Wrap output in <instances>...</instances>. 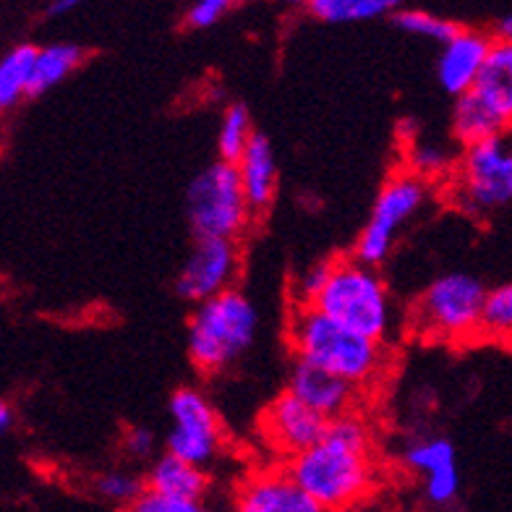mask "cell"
<instances>
[{
  "label": "cell",
  "instance_id": "cell-24",
  "mask_svg": "<svg viewBox=\"0 0 512 512\" xmlns=\"http://www.w3.org/2000/svg\"><path fill=\"white\" fill-rule=\"evenodd\" d=\"M37 48L21 45L0 61V110L11 108L24 95H29Z\"/></svg>",
  "mask_w": 512,
  "mask_h": 512
},
{
  "label": "cell",
  "instance_id": "cell-31",
  "mask_svg": "<svg viewBox=\"0 0 512 512\" xmlns=\"http://www.w3.org/2000/svg\"><path fill=\"white\" fill-rule=\"evenodd\" d=\"M230 8V0H196L189 11V24L194 29H207Z\"/></svg>",
  "mask_w": 512,
  "mask_h": 512
},
{
  "label": "cell",
  "instance_id": "cell-34",
  "mask_svg": "<svg viewBox=\"0 0 512 512\" xmlns=\"http://www.w3.org/2000/svg\"><path fill=\"white\" fill-rule=\"evenodd\" d=\"M11 424H14V413H11L6 403H0V437L11 429Z\"/></svg>",
  "mask_w": 512,
  "mask_h": 512
},
{
  "label": "cell",
  "instance_id": "cell-4",
  "mask_svg": "<svg viewBox=\"0 0 512 512\" xmlns=\"http://www.w3.org/2000/svg\"><path fill=\"white\" fill-rule=\"evenodd\" d=\"M259 311L243 290L233 288L204 304H196L186 330L191 364L207 377L236 366L254 348Z\"/></svg>",
  "mask_w": 512,
  "mask_h": 512
},
{
  "label": "cell",
  "instance_id": "cell-19",
  "mask_svg": "<svg viewBox=\"0 0 512 512\" xmlns=\"http://www.w3.org/2000/svg\"><path fill=\"white\" fill-rule=\"evenodd\" d=\"M507 131H510V126L476 92H468V95L455 100V108H452V139L460 147L486 142V139L502 136Z\"/></svg>",
  "mask_w": 512,
  "mask_h": 512
},
{
  "label": "cell",
  "instance_id": "cell-14",
  "mask_svg": "<svg viewBox=\"0 0 512 512\" xmlns=\"http://www.w3.org/2000/svg\"><path fill=\"white\" fill-rule=\"evenodd\" d=\"M288 390L327 421L356 411V403L364 395L351 382H345L319 366L304 364V361H293L290 366Z\"/></svg>",
  "mask_w": 512,
  "mask_h": 512
},
{
  "label": "cell",
  "instance_id": "cell-23",
  "mask_svg": "<svg viewBox=\"0 0 512 512\" xmlns=\"http://www.w3.org/2000/svg\"><path fill=\"white\" fill-rule=\"evenodd\" d=\"M254 136V123H251V115L246 110V105H241V102L228 105L223 118H220V126H217V160L233 162L236 165Z\"/></svg>",
  "mask_w": 512,
  "mask_h": 512
},
{
  "label": "cell",
  "instance_id": "cell-37",
  "mask_svg": "<svg viewBox=\"0 0 512 512\" xmlns=\"http://www.w3.org/2000/svg\"><path fill=\"white\" fill-rule=\"evenodd\" d=\"M230 3H236V0H230Z\"/></svg>",
  "mask_w": 512,
  "mask_h": 512
},
{
  "label": "cell",
  "instance_id": "cell-6",
  "mask_svg": "<svg viewBox=\"0 0 512 512\" xmlns=\"http://www.w3.org/2000/svg\"><path fill=\"white\" fill-rule=\"evenodd\" d=\"M450 202L471 217H489L512 204V139L507 134L463 147L447 178Z\"/></svg>",
  "mask_w": 512,
  "mask_h": 512
},
{
  "label": "cell",
  "instance_id": "cell-22",
  "mask_svg": "<svg viewBox=\"0 0 512 512\" xmlns=\"http://www.w3.org/2000/svg\"><path fill=\"white\" fill-rule=\"evenodd\" d=\"M479 340L512 348V283H502L497 288L486 290Z\"/></svg>",
  "mask_w": 512,
  "mask_h": 512
},
{
  "label": "cell",
  "instance_id": "cell-28",
  "mask_svg": "<svg viewBox=\"0 0 512 512\" xmlns=\"http://www.w3.org/2000/svg\"><path fill=\"white\" fill-rule=\"evenodd\" d=\"M330 267L332 259H324V262H314L306 270H301V275L293 280V301L290 304H314L324 283H327V277H330Z\"/></svg>",
  "mask_w": 512,
  "mask_h": 512
},
{
  "label": "cell",
  "instance_id": "cell-15",
  "mask_svg": "<svg viewBox=\"0 0 512 512\" xmlns=\"http://www.w3.org/2000/svg\"><path fill=\"white\" fill-rule=\"evenodd\" d=\"M494 40H489L486 34L473 32V29H460L447 45H442L437 61V76L439 84L447 95L455 100L468 95L476 81H479L484 63L492 53Z\"/></svg>",
  "mask_w": 512,
  "mask_h": 512
},
{
  "label": "cell",
  "instance_id": "cell-16",
  "mask_svg": "<svg viewBox=\"0 0 512 512\" xmlns=\"http://www.w3.org/2000/svg\"><path fill=\"white\" fill-rule=\"evenodd\" d=\"M236 168L243 194L249 199L254 215L267 212L280 189V170H277V155L270 139L264 134H256L241 160L236 162Z\"/></svg>",
  "mask_w": 512,
  "mask_h": 512
},
{
  "label": "cell",
  "instance_id": "cell-2",
  "mask_svg": "<svg viewBox=\"0 0 512 512\" xmlns=\"http://www.w3.org/2000/svg\"><path fill=\"white\" fill-rule=\"evenodd\" d=\"M285 337L296 361L330 371L361 392L377 387L390 369L387 345L348 330L311 304H290Z\"/></svg>",
  "mask_w": 512,
  "mask_h": 512
},
{
  "label": "cell",
  "instance_id": "cell-35",
  "mask_svg": "<svg viewBox=\"0 0 512 512\" xmlns=\"http://www.w3.org/2000/svg\"><path fill=\"white\" fill-rule=\"evenodd\" d=\"M358 512H395V510H390V507L377 505V507H361V510H358Z\"/></svg>",
  "mask_w": 512,
  "mask_h": 512
},
{
  "label": "cell",
  "instance_id": "cell-7",
  "mask_svg": "<svg viewBox=\"0 0 512 512\" xmlns=\"http://www.w3.org/2000/svg\"><path fill=\"white\" fill-rule=\"evenodd\" d=\"M186 217L196 238L238 243L249 233L256 215L233 162L215 160L196 173L186 191Z\"/></svg>",
  "mask_w": 512,
  "mask_h": 512
},
{
  "label": "cell",
  "instance_id": "cell-5",
  "mask_svg": "<svg viewBox=\"0 0 512 512\" xmlns=\"http://www.w3.org/2000/svg\"><path fill=\"white\" fill-rule=\"evenodd\" d=\"M484 301L486 288L479 277L447 272L418 293L408 324L429 343H471L479 340Z\"/></svg>",
  "mask_w": 512,
  "mask_h": 512
},
{
  "label": "cell",
  "instance_id": "cell-11",
  "mask_svg": "<svg viewBox=\"0 0 512 512\" xmlns=\"http://www.w3.org/2000/svg\"><path fill=\"white\" fill-rule=\"evenodd\" d=\"M327 418L311 411L304 400H298L290 390L280 392L259 418V439L264 447H270L277 458L285 463L314 447L327 432Z\"/></svg>",
  "mask_w": 512,
  "mask_h": 512
},
{
  "label": "cell",
  "instance_id": "cell-20",
  "mask_svg": "<svg viewBox=\"0 0 512 512\" xmlns=\"http://www.w3.org/2000/svg\"><path fill=\"white\" fill-rule=\"evenodd\" d=\"M293 3L306 6L311 16L327 24H351V21H369L392 14L400 0H293Z\"/></svg>",
  "mask_w": 512,
  "mask_h": 512
},
{
  "label": "cell",
  "instance_id": "cell-18",
  "mask_svg": "<svg viewBox=\"0 0 512 512\" xmlns=\"http://www.w3.org/2000/svg\"><path fill=\"white\" fill-rule=\"evenodd\" d=\"M494 113L512 126V48L494 40L492 53L486 58L476 87L471 89Z\"/></svg>",
  "mask_w": 512,
  "mask_h": 512
},
{
  "label": "cell",
  "instance_id": "cell-29",
  "mask_svg": "<svg viewBox=\"0 0 512 512\" xmlns=\"http://www.w3.org/2000/svg\"><path fill=\"white\" fill-rule=\"evenodd\" d=\"M126 512H207L202 502H191V499L170 497V494L152 492L144 489L142 497L136 499L134 505L128 507Z\"/></svg>",
  "mask_w": 512,
  "mask_h": 512
},
{
  "label": "cell",
  "instance_id": "cell-33",
  "mask_svg": "<svg viewBox=\"0 0 512 512\" xmlns=\"http://www.w3.org/2000/svg\"><path fill=\"white\" fill-rule=\"evenodd\" d=\"M497 42H505V45H510L512 48V16H507V19L499 21Z\"/></svg>",
  "mask_w": 512,
  "mask_h": 512
},
{
  "label": "cell",
  "instance_id": "cell-12",
  "mask_svg": "<svg viewBox=\"0 0 512 512\" xmlns=\"http://www.w3.org/2000/svg\"><path fill=\"white\" fill-rule=\"evenodd\" d=\"M400 460L421 481V492L429 505L447 507L458 499V452L450 439L442 434H418L405 442Z\"/></svg>",
  "mask_w": 512,
  "mask_h": 512
},
{
  "label": "cell",
  "instance_id": "cell-27",
  "mask_svg": "<svg viewBox=\"0 0 512 512\" xmlns=\"http://www.w3.org/2000/svg\"><path fill=\"white\" fill-rule=\"evenodd\" d=\"M395 24L398 29L408 34H416V37H426V40H434L439 45H447V42L460 32L458 24H452L447 19H439L434 14H426V11H400L395 16Z\"/></svg>",
  "mask_w": 512,
  "mask_h": 512
},
{
  "label": "cell",
  "instance_id": "cell-8",
  "mask_svg": "<svg viewBox=\"0 0 512 512\" xmlns=\"http://www.w3.org/2000/svg\"><path fill=\"white\" fill-rule=\"evenodd\" d=\"M429 199H432V183L426 178L416 176L408 168L392 173L379 189L369 223L358 236L353 256L369 267H382L398 243L400 230L426 207Z\"/></svg>",
  "mask_w": 512,
  "mask_h": 512
},
{
  "label": "cell",
  "instance_id": "cell-3",
  "mask_svg": "<svg viewBox=\"0 0 512 512\" xmlns=\"http://www.w3.org/2000/svg\"><path fill=\"white\" fill-rule=\"evenodd\" d=\"M311 306L348 330L384 345H390L403 327L395 296L379 275V267L358 262L356 256L332 259L330 277Z\"/></svg>",
  "mask_w": 512,
  "mask_h": 512
},
{
  "label": "cell",
  "instance_id": "cell-9",
  "mask_svg": "<svg viewBox=\"0 0 512 512\" xmlns=\"http://www.w3.org/2000/svg\"><path fill=\"white\" fill-rule=\"evenodd\" d=\"M225 450V429L212 400L199 387H181L168 403L165 452L199 468H209Z\"/></svg>",
  "mask_w": 512,
  "mask_h": 512
},
{
  "label": "cell",
  "instance_id": "cell-30",
  "mask_svg": "<svg viewBox=\"0 0 512 512\" xmlns=\"http://www.w3.org/2000/svg\"><path fill=\"white\" fill-rule=\"evenodd\" d=\"M157 450V437L147 426H128L123 434V452L128 460L134 463H144V460L155 458Z\"/></svg>",
  "mask_w": 512,
  "mask_h": 512
},
{
  "label": "cell",
  "instance_id": "cell-32",
  "mask_svg": "<svg viewBox=\"0 0 512 512\" xmlns=\"http://www.w3.org/2000/svg\"><path fill=\"white\" fill-rule=\"evenodd\" d=\"M84 0H55L53 6H50V16H61L68 14V11H74L76 6H81Z\"/></svg>",
  "mask_w": 512,
  "mask_h": 512
},
{
  "label": "cell",
  "instance_id": "cell-26",
  "mask_svg": "<svg viewBox=\"0 0 512 512\" xmlns=\"http://www.w3.org/2000/svg\"><path fill=\"white\" fill-rule=\"evenodd\" d=\"M95 494L110 505H118L123 510L134 505L136 499L142 497V492L147 489L144 484V476L134 471H126V468H113V471L100 473L92 484Z\"/></svg>",
  "mask_w": 512,
  "mask_h": 512
},
{
  "label": "cell",
  "instance_id": "cell-25",
  "mask_svg": "<svg viewBox=\"0 0 512 512\" xmlns=\"http://www.w3.org/2000/svg\"><path fill=\"white\" fill-rule=\"evenodd\" d=\"M455 162H458V155L442 142H434V139H416L408 147V155H405V168L413 170L416 176L426 178L429 183L447 181L452 176V170H455Z\"/></svg>",
  "mask_w": 512,
  "mask_h": 512
},
{
  "label": "cell",
  "instance_id": "cell-1",
  "mask_svg": "<svg viewBox=\"0 0 512 512\" xmlns=\"http://www.w3.org/2000/svg\"><path fill=\"white\" fill-rule=\"evenodd\" d=\"M285 468L330 512L361 510L379 484L374 426L358 411L332 418L317 445L288 460Z\"/></svg>",
  "mask_w": 512,
  "mask_h": 512
},
{
  "label": "cell",
  "instance_id": "cell-13",
  "mask_svg": "<svg viewBox=\"0 0 512 512\" xmlns=\"http://www.w3.org/2000/svg\"><path fill=\"white\" fill-rule=\"evenodd\" d=\"M233 512H330L304 492L288 468H262L238 484Z\"/></svg>",
  "mask_w": 512,
  "mask_h": 512
},
{
  "label": "cell",
  "instance_id": "cell-21",
  "mask_svg": "<svg viewBox=\"0 0 512 512\" xmlns=\"http://www.w3.org/2000/svg\"><path fill=\"white\" fill-rule=\"evenodd\" d=\"M81 58L84 53L76 45H48V48L37 50L32 81H29V97L45 95L55 84H61L79 66Z\"/></svg>",
  "mask_w": 512,
  "mask_h": 512
},
{
  "label": "cell",
  "instance_id": "cell-10",
  "mask_svg": "<svg viewBox=\"0 0 512 512\" xmlns=\"http://www.w3.org/2000/svg\"><path fill=\"white\" fill-rule=\"evenodd\" d=\"M241 275V246L220 238H196L176 277L178 296L189 304H204L236 288Z\"/></svg>",
  "mask_w": 512,
  "mask_h": 512
},
{
  "label": "cell",
  "instance_id": "cell-36",
  "mask_svg": "<svg viewBox=\"0 0 512 512\" xmlns=\"http://www.w3.org/2000/svg\"><path fill=\"white\" fill-rule=\"evenodd\" d=\"M507 136H510V139H512V126H510V131H507Z\"/></svg>",
  "mask_w": 512,
  "mask_h": 512
},
{
  "label": "cell",
  "instance_id": "cell-17",
  "mask_svg": "<svg viewBox=\"0 0 512 512\" xmlns=\"http://www.w3.org/2000/svg\"><path fill=\"white\" fill-rule=\"evenodd\" d=\"M144 484L152 492L204 502V497L209 494V473L207 468L191 465L165 452L149 463L147 473H144Z\"/></svg>",
  "mask_w": 512,
  "mask_h": 512
}]
</instances>
